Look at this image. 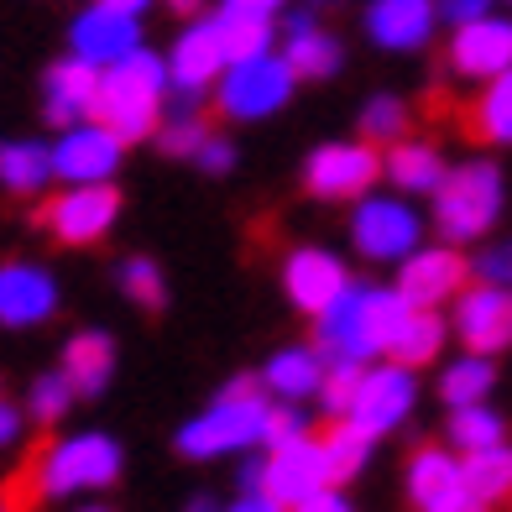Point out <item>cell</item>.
Wrapping results in <instances>:
<instances>
[{"instance_id": "38", "label": "cell", "mask_w": 512, "mask_h": 512, "mask_svg": "<svg viewBox=\"0 0 512 512\" xmlns=\"http://www.w3.org/2000/svg\"><path fill=\"white\" fill-rule=\"evenodd\" d=\"M68 408H74V387H68L63 371H48V377H37V382H32V392H27V413L37 418L42 429H53Z\"/></svg>"}, {"instance_id": "30", "label": "cell", "mask_w": 512, "mask_h": 512, "mask_svg": "<svg viewBox=\"0 0 512 512\" xmlns=\"http://www.w3.org/2000/svg\"><path fill=\"white\" fill-rule=\"evenodd\" d=\"M492 387H497V366H492V356H476V351H465L460 361H450L445 371H439V398H445L450 408L486 403Z\"/></svg>"}, {"instance_id": "24", "label": "cell", "mask_w": 512, "mask_h": 512, "mask_svg": "<svg viewBox=\"0 0 512 512\" xmlns=\"http://www.w3.org/2000/svg\"><path fill=\"white\" fill-rule=\"evenodd\" d=\"M319 382H324V351L319 345H288V351L267 356V366H262V387L277 403H304L319 392Z\"/></svg>"}, {"instance_id": "45", "label": "cell", "mask_w": 512, "mask_h": 512, "mask_svg": "<svg viewBox=\"0 0 512 512\" xmlns=\"http://www.w3.org/2000/svg\"><path fill=\"white\" fill-rule=\"evenodd\" d=\"M288 0H225V11H251V16H277Z\"/></svg>"}, {"instance_id": "43", "label": "cell", "mask_w": 512, "mask_h": 512, "mask_svg": "<svg viewBox=\"0 0 512 512\" xmlns=\"http://www.w3.org/2000/svg\"><path fill=\"white\" fill-rule=\"evenodd\" d=\"M434 11H439V16H450L455 27H460V21H471V16H486V11H492V0H439Z\"/></svg>"}, {"instance_id": "28", "label": "cell", "mask_w": 512, "mask_h": 512, "mask_svg": "<svg viewBox=\"0 0 512 512\" xmlns=\"http://www.w3.org/2000/svg\"><path fill=\"white\" fill-rule=\"evenodd\" d=\"M0 183H6L11 194H42L53 183V147L0 142Z\"/></svg>"}, {"instance_id": "26", "label": "cell", "mask_w": 512, "mask_h": 512, "mask_svg": "<svg viewBox=\"0 0 512 512\" xmlns=\"http://www.w3.org/2000/svg\"><path fill=\"white\" fill-rule=\"evenodd\" d=\"M288 68L298 79H330L340 68V42L314 21V11H293L288 16Z\"/></svg>"}, {"instance_id": "18", "label": "cell", "mask_w": 512, "mask_h": 512, "mask_svg": "<svg viewBox=\"0 0 512 512\" xmlns=\"http://www.w3.org/2000/svg\"><path fill=\"white\" fill-rule=\"evenodd\" d=\"M142 48V16H131V11H115V6H89L74 16V27H68V53L84 58V63H95V68H110V63H121L126 53Z\"/></svg>"}, {"instance_id": "5", "label": "cell", "mask_w": 512, "mask_h": 512, "mask_svg": "<svg viewBox=\"0 0 512 512\" xmlns=\"http://www.w3.org/2000/svg\"><path fill=\"white\" fill-rule=\"evenodd\" d=\"M121 471H126V450L110 434L84 429V434L53 439L32 460V486L37 497H95L121 481Z\"/></svg>"}, {"instance_id": "50", "label": "cell", "mask_w": 512, "mask_h": 512, "mask_svg": "<svg viewBox=\"0 0 512 512\" xmlns=\"http://www.w3.org/2000/svg\"><path fill=\"white\" fill-rule=\"evenodd\" d=\"M79 512H110V507H105V502H84Z\"/></svg>"}, {"instance_id": "1", "label": "cell", "mask_w": 512, "mask_h": 512, "mask_svg": "<svg viewBox=\"0 0 512 512\" xmlns=\"http://www.w3.org/2000/svg\"><path fill=\"white\" fill-rule=\"evenodd\" d=\"M413 304L398 288L382 283H345V293L335 298L324 314H314L319 324V351L340 356V361H377L392 351L398 324Z\"/></svg>"}, {"instance_id": "7", "label": "cell", "mask_w": 512, "mask_h": 512, "mask_svg": "<svg viewBox=\"0 0 512 512\" xmlns=\"http://www.w3.org/2000/svg\"><path fill=\"white\" fill-rule=\"evenodd\" d=\"M220 89V115H230V121H267V115H277L293 89H298V74L288 68L283 53H251V58H230L225 74L215 79Z\"/></svg>"}, {"instance_id": "44", "label": "cell", "mask_w": 512, "mask_h": 512, "mask_svg": "<svg viewBox=\"0 0 512 512\" xmlns=\"http://www.w3.org/2000/svg\"><path fill=\"white\" fill-rule=\"evenodd\" d=\"M21 424H27V413H21L16 403L0 398V450H11L16 439H21Z\"/></svg>"}, {"instance_id": "20", "label": "cell", "mask_w": 512, "mask_h": 512, "mask_svg": "<svg viewBox=\"0 0 512 512\" xmlns=\"http://www.w3.org/2000/svg\"><path fill=\"white\" fill-rule=\"evenodd\" d=\"M351 272L330 246H293L288 262H283V288H288V304L304 309V314H324L345 293Z\"/></svg>"}, {"instance_id": "42", "label": "cell", "mask_w": 512, "mask_h": 512, "mask_svg": "<svg viewBox=\"0 0 512 512\" xmlns=\"http://www.w3.org/2000/svg\"><path fill=\"white\" fill-rule=\"evenodd\" d=\"M283 512H356V507L345 502V492H335V481H330V486H319V492H309L304 502H293Z\"/></svg>"}, {"instance_id": "19", "label": "cell", "mask_w": 512, "mask_h": 512, "mask_svg": "<svg viewBox=\"0 0 512 512\" xmlns=\"http://www.w3.org/2000/svg\"><path fill=\"white\" fill-rule=\"evenodd\" d=\"M58 314V277L37 262H0V324L37 330Z\"/></svg>"}, {"instance_id": "13", "label": "cell", "mask_w": 512, "mask_h": 512, "mask_svg": "<svg viewBox=\"0 0 512 512\" xmlns=\"http://www.w3.org/2000/svg\"><path fill=\"white\" fill-rule=\"evenodd\" d=\"M455 335L465 351L476 356H497L512 345V288L507 283H465L455 293Z\"/></svg>"}, {"instance_id": "34", "label": "cell", "mask_w": 512, "mask_h": 512, "mask_svg": "<svg viewBox=\"0 0 512 512\" xmlns=\"http://www.w3.org/2000/svg\"><path fill=\"white\" fill-rule=\"evenodd\" d=\"M324 445V460H330V481H351V476H361L366 471V455H371V439L366 434H356L345 418H335V429L319 439Z\"/></svg>"}, {"instance_id": "35", "label": "cell", "mask_w": 512, "mask_h": 512, "mask_svg": "<svg viewBox=\"0 0 512 512\" xmlns=\"http://www.w3.org/2000/svg\"><path fill=\"white\" fill-rule=\"evenodd\" d=\"M115 283H121V293L131 298V304H142V309L168 304V283H162L157 262H147V256H126L121 272H115Z\"/></svg>"}, {"instance_id": "12", "label": "cell", "mask_w": 512, "mask_h": 512, "mask_svg": "<svg viewBox=\"0 0 512 512\" xmlns=\"http://www.w3.org/2000/svg\"><path fill=\"white\" fill-rule=\"evenodd\" d=\"M115 220H121V194L110 183H68L58 199H48L42 225L53 230V241L63 246H95L105 241Z\"/></svg>"}, {"instance_id": "2", "label": "cell", "mask_w": 512, "mask_h": 512, "mask_svg": "<svg viewBox=\"0 0 512 512\" xmlns=\"http://www.w3.org/2000/svg\"><path fill=\"white\" fill-rule=\"evenodd\" d=\"M272 429V398L262 377H236L204 413H194L178 429L183 460H220V455H251L267 445Z\"/></svg>"}, {"instance_id": "40", "label": "cell", "mask_w": 512, "mask_h": 512, "mask_svg": "<svg viewBox=\"0 0 512 512\" xmlns=\"http://www.w3.org/2000/svg\"><path fill=\"white\" fill-rule=\"evenodd\" d=\"M476 277H486V283H507L512 288V241H497V246H486L476 262H471Z\"/></svg>"}, {"instance_id": "46", "label": "cell", "mask_w": 512, "mask_h": 512, "mask_svg": "<svg viewBox=\"0 0 512 512\" xmlns=\"http://www.w3.org/2000/svg\"><path fill=\"white\" fill-rule=\"evenodd\" d=\"M225 512H283L272 497H262V492H241V502H230Z\"/></svg>"}, {"instance_id": "27", "label": "cell", "mask_w": 512, "mask_h": 512, "mask_svg": "<svg viewBox=\"0 0 512 512\" xmlns=\"http://www.w3.org/2000/svg\"><path fill=\"white\" fill-rule=\"evenodd\" d=\"M445 335H450V324L439 319V309H408L403 314V324H398V340H392V361H403V366H429V361H439V351H445Z\"/></svg>"}, {"instance_id": "32", "label": "cell", "mask_w": 512, "mask_h": 512, "mask_svg": "<svg viewBox=\"0 0 512 512\" xmlns=\"http://www.w3.org/2000/svg\"><path fill=\"white\" fill-rule=\"evenodd\" d=\"M445 434H450L455 455H471V450H486V445H497V439H507V424H502V413L486 408V403H460V408H450Z\"/></svg>"}, {"instance_id": "4", "label": "cell", "mask_w": 512, "mask_h": 512, "mask_svg": "<svg viewBox=\"0 0 512 512\" xmlns=\"http://www.w3.org/2000/svg\"><path fill=\"white\" fill-rule=\"evenodd\" d=\"M502 204H507V189H502L497 162L471 157V162H460V168H445V178H439V189H434V230L450 246H471V241H481V236L497 230Z\"/></svg>"}, {"instance_id": "10", "label": "cell", "mask_w": 512, "mask_h": 512, "mask_svg": "<svg viewBox=\"0 0 512 512\" xmlns=\"http://www.w3.org/2000/svg\"><path fill=\"white\" fill-rule=\"evenodd\" d=\"M377 178H382V152L371 142H330L314 147L304 162V189L330 204H356L361 194L377 189Z\"/></svg>"}, {"instance_id": "31", "label": "cell", "mask_w": 512, "mask_h": 512, "mask_svg": "<svg viewBox=\"0 0 512 512\" xmlns=\"http://www.w3.org/2000/svg\"><path fill=\"white\" fill-rule=\"evenodd\" d=\"M460 465H465V481H471L476 497H486V502L512 497V445H507V439H497V445H486V450L460 455Z\"/></svg>"}, {"instance_id": "51", "label": "cell", "mask_w": 512, "mask_h": 512, "mask_svg": "<svg viewBox=\"0 0 512 512\" xmlns=\"http://www.w3.org/2000/svg\"><path fill=\"white\" fill-rule=\"evenodd\" d=\"M0 512H16V507H11V502H6V497H0Z\"/></svg>"}, {"instance_id": "22", "label": "cell", "mask_w": 512, "mask_h": 512, "mask_svg": "<svg viewBox=\"0 0 512 512\" xmlns=\"http://www.w3.org/2000/svg\"><path fill=\"white\" fill-rule=\"evenodd\" d=\"M434 0H371L366 6V37L387 53H418L434 37Z\"/></svg>"}, {"instance_id": "41", "label": "cell", "mask_w": 512, "mask_h": 512, "mask_svg": "<svg viewBox=\"0 0 512 512\" xmlns=\"http://www.w3.org/2000/svg\"><path fill=\"white\" fill-rule=\"evenodd\" d=\"M194 162H199L204 173H230V168H236V147H230L225 136L209 131V136H204V147L194 152Z\"/></svg>"}, {"instance_id": "36", "label": "cell", "mask_w": 512, "mask_h": 512, "mask_svg": "<svg viewBox=\"0 0 512 512\" xmlns=\"http://www.w3.org/2000/svg\"><path fill=\"white\" fill-rule=\"evenodd\" d=\"M361 136H366L371 147H387V142H398V136H408V110H403V100L371 95L366 110H361Z\"/></svg>"}, {"instance_id": "6", "label": "cell", "mask_w": 512, "mask_h": 512, "mask_svg": "<svg viewBox=\"0 0 512 512\" xmlns=\"http://www.w3.org/2000/svg\"><path fill=\"white\" fill-rule=\"evenodd\" d=\"M413 403H418L413 366L392 361V356H377V361L361 366V377H356V387H351V403H345L340 418H345L356 434H366L371 445H377V439H387L392 429L408 424Z\"/></svg>"}, {"instance_id": "11", "label": "cell", "mask_w": 512, "mask_h": 512, "mask_svg": "<svg viewBox=\"0 0 512 512\" xmlns=\"http://www.w3.org/2000/svg\"><path fill=\"white\" fill-rule=\"evenodd\" d=\"M408 502L413 512H492V502L471 492L455 450L424 445L408 460Z\"/></svg>"}, {"instance_id": "16", "label": "cell", "mask_w": 512, "mask_h": 512, "mask_svg": "<svg viewBox=\"0 0 512 512\" xmlns=\"http://www.w3.org/2000/svg\"><path fill=\"white\" fill-rule=\"evenodd\" d=\"M471 283V262L460 256V246H418L398 262V293L418 309L455 304V293Z\"/></svg>"}, {"instance_id": "3", "label": "cell", "mask_w": 512, "mask_h": 512, "mask_svg": "<svg viewBox=\"0 0 512 512\" xmlns=\"http://www.w3.org/2000/svg\"><path fill=\"white\" fill-rule=\"evenodd\" d=\"M168 63L157 53L136 48L121 63L100 68V95H95V121H105L121 142H142L157 131L162 110H168Z\"/></svg>"}, {"instance_id": "21", "label": "cell", "mask_w": 512, "mask_h": 512, "mask_svg": "<svg viewBox=\"0 0 512 512\" xmlns=\"http://www.w3.org/2000/svg\"><path fill=\"white\" fill-rule=\"evenodd\" d=\"M95 95H100V68L74 58V53L42 74V115H48L58 131L74 126V121H89V115H95Z\"/></svg>"}, {"instance_id": "8", "label": "cell", "mask_w": 512, "mask_h": 512, "mask_svg": "<svg viewBox=\"0 0 512 512\" xmlns=\"http://www.w3.org/2000/svg\"><path fill=\"white\" fill-rule=\"evenodd\" d=\"M351 246L366 262H403L424 246V215L408 204V194H361L351 209Z\"/></svg>"}, {"instance_id": "39", "label": "cell", "mask_w": 512, "mask_h": 512, "mask_svg": "<svg viewBox=\"0 0 512 512\" xmlns=\"http://www.w3.org/2000/svg\"><path fill=\"white\" fill-rule=\"evenodd\" d=\"M361 366L366 361H340V356H324V382H319V408L330 413V418H340L345 413V403H351V387H356V377H361Z\"/></svg>"}, {"instance_id": "25", "label": "cell", "mask_w": 512, "mask_h": 512, "mask_svg": "<svg viewBox=\"0 0 512 512\" xmlns=\"http://www.w3.org/2000/svg\"><path fill=\"white\" fill-rule=\"evenodd\" d=\"M382 173L398 194H434L439 178H445V157H439V147H429V142L398 136V142H387Z\"/></svg>"}, {"instance_id": "29", "label": "cell", "mask_w": 512, "mask_h": 512, "mask_svg": "<svg viewBox=\"0 0 512 512\" xmlns=\"http://www.w3.org/2000/svg\"><path fill=\"white\" fill-rule=\"evenodd\" d=\"M471 131L492 147H512V68L481 84V95L471 105Z\"/></svg>"}, {"instance_id": "23", "label": "cell", "mask_w": 512, "mask_h": 512, "mask_svg": "<svg viewBox=\"0 0 512 512\" xmlns=\"http://www.w3.org/2000/svg\"><path fill=\"white\" fill-rule=\"evenodd\" d=\"M63 377L74 387V398H100L115 377V340L105 330H79L63 345Z\"/></svg>"}, {"instance_id": "48", "label": "cell", "mask_w": 512, "mask_h": 512, "mask_svg": "<svg viewBox=\"0 0 512 512\" xmlns=\"http://www.w3.org/2000/svg\"><path fill=\"white\" fill-rule=\"evenodd\" d=\"M168 6H173L178 16H199V11L209 6V0H168Z\"/></svg>"}, {"instance_id": "14", "label": "cell", "mask_w": 512, "mask_h": 512, "mask_svg": "<svg viewBox=\"0 0 512 512\" xmlns=\"http://www.w3.org/2000/svg\"><path fill=\"white\" fill-rule=\"evenodd\" d=\"M121 152H126L121 136L89 115V121L63 126V136L53 142V178H63V183H110L115 168H121Z\"/></svg>"}, {"instance_id": "49", "label": "cell", "mask_w": 512, "mask_h": 512, "mask_svg": "<svg viewBox=\"0 0 512 512\" xmlns=\"http://www.w3.org/2000/svg\"><path fill=\"white\" fill-rule=\"evenodd\" d=\"M189 512H225V507H220L215 497H194V502H189Z\"/></svg>"}, {"instance_id": "37", "label": "cell", "mask_w": 512, "mask_h": 512, "mask_svg": "<svg viewBox=\"0 0 512 512\" xmlns=\"http://www.w3.org/2000/svg\"><path fill=\"white\" fill-rule=\"evenodd\" d=\"M157 147L168 152V157H194L199 147H204V136H209V126L194 115V105H178V115L173 121H157Z\"/></svg>"}, {"instance_id": "17", "label": "cell", "mask_w": 512, "mask_h": 512, "mask_svg": "<svg viewBox=\"0 0 512 512\" xmlns=\"http://www.w3.org/2000/svg\"><path fill=\"white\" fill-rule=\"evenodd\" d=\"M502 68H512V21H502L492 11L460 21L450 37V74L465 84H486Z\"/></svg>"}, {"instance_id": "47", "label": "cell", "mask_w": 512, "mask_h": 512, "mask_svg": "<svg viewBox=\"0 0 512 512\" xmlns=\"http://www.w3.org/2000/svg\"><path fill=\"white\" fill-rule=\"evenodd\" d=\"M100 6H115V11H131V16H142L152 0H100Z\"/></svg>"}, {"instance_id": "15", "label": "cell", "mask_w": 512, "mask_h": 512, "mask_svg": "<svg viewBox=\"0 0 512 512\" xmlns=\"http://www.w3.org/2000/svg\"><path fill=\"white\" fill-rule=\"evenodd\" d=\"M162 63H168V84H173L178 105H199L209 89H215V79L225 74V63H230L225 48H220V27L215 21H189Z\"/></svg>"}, {"instance_id": "33", "label": "cell", "mask_w": 512, "mask_h": 512, "mask_svg": "<svg viewBox=\"0 0 512 512\" xmlns=\"http://www.w3.org/2000/svg\"><path fill=\"white\" fill-rule=\"evenodd\" d=\"M215 27H220V48H225V58H251V53H267V48H272V16L220 11V16H215Z\"/></svg>"}, {"instance_id": "9", "label": "cell", "mask_w": 512, "mask_h": 512, "mask_svg": "<svg viewBox=\"0 0 512 512\" xmlns=\"http://www.w3.org/2000/svg\"><path fill=\"white\" fill-rule=\"evenodd\" d=\"M330 486V460H324V445L304 429V434H288V439H272L267 455H262V471H256V492L272 497L277 507H293L304 502L309 492Z\"/></svg>"}]
</instances>
